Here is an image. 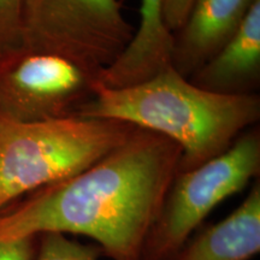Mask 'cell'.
I'll use <instances>...</instances> for the list:
<instances>
[{"mask_svg": "<svg viewBox=\"0 0 260 260\" xmlns=\"http://www.w3.org/2000/svg\"><path fill=\"white\" fill-rule=\"evenodd\" d=\"M188 80L220 95L256 94L260 84V0L249 10L236 34Z\"/></svg>", "mask_w": 260, "mask_h": 260, "instance_id": "ba28073f", "label": "cell"}, {"mask_svg": "<svg viewBox=\"0 0 260 260\" xmlns=\"http://www.w3.org/2000/svg\"><path fill=\"white\" fill-rule=\"evenodd\" d=\"M258 0H194L180 29L172 32L171 67L189 79L241 27Z\"/></svg>", "mask_w": 260, "mask_h": 260, "instance_id": "52a82bcc", "label": "cell"}, {"mask_svg": "<svg viewBox=\"0 0 260 260\" xmlns=\"http://www.w3.org/2000/svg\"><path fill=\"white\" fill-rule=\"evenodd\" d=\"M260 172V132H243L226 151L177 171L149 230L141 260H170L217 205L245 189Z\"/></svg>", "mask_w": 260, "mask_h": 260, "instance_id": "277c9868", "label": "cell"}, {"mask_svg": "<svg viewBox=\"0 0 260 260\" xmlns=\"http://www.w3.org/2000/svg\"><path fill=\"white\" fill-rule=\"evenodd\" d=\"M260 252V183L229 216L205 228L170 260H251Z\"/></svg>", "mask_w": 260, "mask_h": 260, "instance_id": "9c48e42d", "label": "cell"}, {"mask_svg": "<svg viewBox=\"0 0 260 260\" xmlns=\"http://www.w3.org/2000/svg\"><path fill=\"white\" fill-rule=\"evenodd\" d=\"M135 29L119 0H25L22 47L65 57L99 76Z\"/></svg>", "mask_w": 260, "mask_h": 260, "instance_id": "5b68a950", "label": "cell"}, {"mask_svg": "<svg viewBox=\"0 0 260 260\" xmlns=\"http://www.w3.org/2000/svg\"><path fill=\"white\" fill-rule=\"evenodd\" d=\"M194 0H162V18L171 32L181 28L186 21Z\"/></svg>", "mask_w": 260, "mask_h": 260, "instance_id": "4fadbf2b", "label": "cell"}, {"mask_svg": "<svg viewBox=\"0 0 260 260\" xmlns=\"http://www.w3.org/2000/svg\"><path fill=\"white\" fill-rule=\"evenodd\" d=\"M99 76L68 58L21 47L0 57V118L17 123L79 116Z\"/></svg>", "mask_w": 260, "mask_h": 260, "instance_id": "8992f818", "label": "cell"}, {"mask_svg": "<svg viewBox=\"0 0 260 260\" xmlns=\"http://www.w3.org/2000/svg\"><path fill=\"white\" fill-rule=\"evenodd\" d=\"M181 157L176 142L138 128L92 167L0 211V242L77 234L94 240L111 260H141Z\"/></svg>", "mask_w": 260, "mask_h": 260, "instance_id": "6da1fadb", "label": "cell"}, {"mask_svg": "<svg viewBox=\"0 0 260 260\" xmlns=\"http://www.w3.org/2000/svg\"><path fill=\"white\" fill-rule=\"evenodd\" d=\"M102 249L95 243L84 245L68 239L64 234L45 233L39 235L35 260H99Z\"/></svg>", "mask_w": 260, "mask_h": 260, "instance_id": "30bf717a", "label": "cell"}, {"mask_svg": "<svg viewBox=\"0 0 260 260\" xmlns=\"http://www.w3.org/2000/svg\"><path fill=\"white\" fill-rule=\"evenodd\" d=\"M25 0H0V57L22 47Z\"/></svg>", "mask_w": 260, "mask_h": 260, "instance_id": "8fae6325", "label": "cell"}, {"mask_svg": "<svg viewBox=\"0 0 260 260\" xmlns=\"http://www.w3.org/2000/svg\"><path fill=\"white\" fill-rule=\"evenodd\" d=\"M136 129L116 119L82 116L40 123L0 118V211L92 167Z\"/></svg>", "mask_w": 260, "mask_h": 260, "instance_id": "3957f363", "label": "cell"}, {"mask_svg": "<svg viewBox=\"0 0 260 260\" xmlns=\"http://www.w3.org/2000/svg\"><path fill=\"white\" fill-rule=\"evenodd\" d=\"M79 116L116 119L167 136L182 149L178 171H188L223 153L258 123L260 96L207 92L170 65L132 87L111 89L98 83Z\"/></svg>", "mask_w": 260, "mask_h": 260, "instance_id": "7a4b0ae2", "label": "cell"}, {"mask_svg": "<svg viewBox=\"0 0 260 260\" xmlns=\"http://www.w3.org/2000/svg\"><path fill=\"white\" fill-rule=\"evenodd\" d=\"M39 236L0 242V260H35Z\"/></svg>", "mask_w": 260, "mask_h": 260, "instance_id": "7c38bea8", "label": "cell"}]
</instances>
